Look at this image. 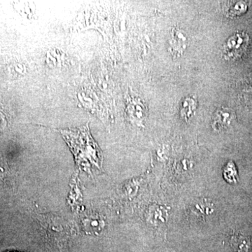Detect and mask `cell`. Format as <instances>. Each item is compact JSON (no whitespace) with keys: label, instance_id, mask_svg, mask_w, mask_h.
Listing matches in <instances>:
<instances>
[{"label":"cell","instance_id":"6da1fadb","mask_svg":"<svg viewBox=\"0 0 252 252\" xmlns=\"http://www.w3.org/2000/svg\"><path fill=\"white\" fill-rule=\"evenodd\" d=\"M61 132L72 149L79 166L100 168L102 152L91 137L88 126L79 129L62 130Z\"/></svg>","mask_w":252,"mask_h":252},{"label":"cell","instance_id":"7a4b0ae2","mask_svg":"<svg viewBox=\"0 0 252 252\" xmlns=\"http://www.w3.org/2000/svg\"><path fill=\"white\" fill-rule=\"evenodd\" d=\"M249 41L250 37L247 33H235L223 46V58L228 61H233L241 57L248 49Z\"/></svg>","mask_w":252,"mask_h":252},{"label":"cell","instance_id":"3957f363","mask_svg":"<svg viewBox=\"0 0 252 252\" xmlns=\"http://www.w3.org/2000/svg\"><path fill=\"white\" fill-rule=\"evenodd\" d=\"M214 212L215 205L212 201L207 199H199L189 207V215L192 220H206Z\"/></svg>","mask_w":252,"mask_h":252},{"label":"cell","instance_id":"277c9868","mask_svg":"<svg viewBox=\"0 0 252 252\" xmlns=\"http://www.w3.org/2000/svg\"><path fill=\"white\" fill-rule=\"evenodd\" d=\"M235 119V114L230 109L222 108L215 113L212 122V127L215 130L220 131L227 128Z\"/></svg>","mask_w":252,"mask_h":252},{"label":"cell","instance_id":"5b68a950","mask_svg":"<svg viewBox=\"0 0 252 252\" xmlns=\"http://www.w3.org/2000/svg\"><path fill=\"white\" fill-rule=\"evenodd\" d=\"M150 217L149 220L153 224L157 225L163 224L167 221L168 213L165 207L160 206V205H154L151 207Z\"/></svg>","mask_w":252,"mask_h":252},{"label":"cell","instance_id":"8992f818","mask_svg":"<svg viewBox=\"0 0 252 252\" xmlns=\"http://www.w3.org/2000/svg\"><path fill=\"white\" fill-rule=\"evenodd\" d=\"M187 37L182 31H174L172 32L171 42L172 52L175 54H180L184 52L186 49Z\"/></svg>","mask_w":252,"mask_h":252},{"label":"cell","instance_id":"52a82bcc","mask_svg":"<svg viewBox=\"0 0 252 252\" xmlns=\"http://www.w3.org/2000/svg\"><path fill=\"white\" fill-rule=\"evenodd\" d=\"M248 9L245 1H230L225 8V15L229 17H235L245 13Z\"/></svg>","mask_w":252,"mask_h":252},{"label":"cell","instance_id":"ba28073f","mask_svg":"<svg viewBox=\"0 0 252 252\" xmlns=\"http://www.w3.org/2000/svg\"><path fill=\"white\" fill-rule=\"evenodd\" d=\"M230 245L235 251L238 252H248L250 248V239L243 235L235 234L230 239Z\"/></svg>","mask_w":252,"mask_h":252},{"label":"cell","instance_id":"9c48e42d","mask_svg":"<svg viewBox=\"0 0 252 252\" xmlns=\"http://www.w3.org/2000/svg\"><path fill=\"white\" fill-rule=\"evenodd\" d=\"M4 252H18V251H7Z\"/></svg>","mask_w":252,"mask_h":252}]
</instances>
